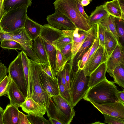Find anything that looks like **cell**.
<instances>
[{"label": "cell", "mask_w": 124, "mask_h": 124, "mask_svg": "<svg viewBox=\"0 0 124 124\" xmlns=\"http://www.w3.org/2000/svg\"><path fill=\"white\" fill-rule=\"evenodd\" d=\"M46 112L48 118L51 117L60 122L62 124H69L75 116L74 107L60 94L50 96Z\"/></svg>", "instance_id": "2"}, {"label": "cell", "mask_w": 124, "mask_h": 124, "mask_svg": "<svg viewBox=\"0 0 124 124\" xmlns=\"http://www.w3.org/2000/svg\"><path fill=\"white\" fill-rule=\"evenodd\" d=\"M108 58L104 48L100 45L97 49L87 61L83 69L85 76H89L99 65L106 62Z\"/></svg>", "instance_id": "9"}, {"label": "cell", "mask_w": 124, "mask_h": 124, "mask_svg": "<svg viewBox=\"0 0 124 124\" xmlns=\"http://www.w3.org/2000/svg\"><path fill=\"white\" fill-rule=\"evenodd\" d=\"M104 28V48L108 57L116 47L118 41L111 32Z\"/></svg>", "instance_id": "25"}, {"label": "cell", "mask_w": 124, "mask_h": 124, "mask_svg": "<svg viewBox=\"0 0 124 124\" xmlns=\"http://www.w3.org/2000/svg\"><path fill=\"white\" fill-rule=\"evenodd\" d=\"M8 76L17 86L25 99L27 94V87L23 67L21 52L10 63Z\"/></svg>", "instance_id": "8"}, {"label": "cell", "mask_w": 124, "mask_h": 124, "mask_svg": "<svg viewBox=\"0 0 124 124\" xmlns=\"http://www.w3.org/2000/svg\"><path fill=\"white\" fill-rule=\"evenodd\" d=\"M9 99V104L19 108L25 101V98L19 88L11 79L7 94Z\"/></svg>", "instance_id": "16"}, {"label": "cell", "mask_w": 124, "mask_h": 124, "mask_svg": "<svg viewBox=\"0 0 124 124\" xmlns=\"http://www.w3.org/2000/svg\"><path fill=\"white\" fill-rule=\"evenodd\" d=\"M8 33L11 36L13 40L18 42L20 44H25L32 48L33 40L29 35L24 27Z\"/></svg>", "instance_id": "20"}, {"label": "cell", "mask_w": 124, "mask_h": 124, "mask_svg": "<svg viewBox=\"0 0 124 124\" xmlns=\"http://www.w3.org/2000/svg\"><path fill=\"white\" fill-rule=\"evenodd\" d=\"M72 42L68 44L60 50L68 62L72 59Z\"/></svg>", "instance_id": "39"}, {"label": "cell", "mask_w": 124, "mask_h": 124, "mask_svg": "<svg viewBox=\"0 0 124 124\" xmlns=\"http://www.w3.org/2000/svg\"><path fill=\"white\" fill-rule=\"evenodd\" d=\"M90 30H82L76 28L74 30L72 41V58L75 56L85 39L88 35Z\"/></svg>", "instance_id": "17"}, {"label": "cell", "mask_w": 124, "mask_h": 124, "mask_svg": "<svg viewBox=\"0 0 124 124\" xmlns=\"http://www.w3.org/2000/svg\"><path fill=\"white\" fill-rule=\"evenodd\" d=\"M28 7L23 6L6 12L0 22V29L10 32L24 27L27 16V12Z\"/></svg>", "instance_id": "6"}, {"label": "cell", "mask_w": 124, "mask_h": 124, "mask_svg": "<svg viewBox=\"0 0 124 124\" xmlns=\"http://www.w3.org/2000/svg\"><path fill=\"white\" fill-rule=\"evenodd\" d=\"M28 61L32 86V92L30 97L40 105L46 107L49 96L43 88L40 82L39 63L29 58Z\"/></svg>", "instance_id": "7"}, {"label": "cell", "mask_w": 124, "mask_h": 124, "mask_svg": "<svg viewBox=\"0 0 124 124\" xmlns=\"http://www.w3.org/2000/svg\"><path fill=\"white\" fill-rule=\"evenodd\" d=\"M118 90L114 83L106 78L89 88L83 99L101 104L114 103L120 101L117 93Z\"/></svg>", "instance_id": "1"}, {"label": "cell", "mask_w": 124, "mask_h": 124, "mask_svg": "<svg viewBox=\"0 0 124 124\" xmlns=\"http://www.w3.org/2000/svg\"><path fill=\"white\" fill-rule=\"evenodd\" d=\"M91 46L84 54L81 59L78 62L77 67L78 69L83 70L84 68L87 61Z\"/></svg>", "instance_id": "42"}, {"label": "cell", "mask_w": 124, "mask_h": 124, "mask_svg": "<svg viewBox=\"0 0 124 124\" xmlns=\"http://www.w3.org/2000/svg\"><path fill=\"white\" fill-rule=\"evenodd\" d=\"M39 64L42 69L49 76L54 78H56V73L52 69L49 63H40Z\"/></svg>", "instance_id": "40"}, {"label": "cell", "mask_w": 124, "mask_h": 124, "mask_svg": "<svg viewBox=\"0 0 124 124\" xmlns=\"http://www.w3.org/2000/svg\"><path fill=\"white\" fill-rule=\"evenodd\" d=\"M32 49L40 60V63H49L44 43L40 35L33 40Z\"/></svg>", "instance_id": "21"}, {"label": "cell", "mask_w": 124, "mask_h": 124, "mask_svg": "<svg viewBox=\"0 0 124 124\" xmlns=\"http://www.w3.org/2000/svg\"><path fill=\"white\" fill-rule=\"evenodd\" d=\"M110 76L113 78L114 82L124 87V63H121L114 69Z\"/></svg>", "instance_id": "27"}, {"label": "cell", "mask_w": 124, "mask_h": 124, "mask_svg": "<svg viewBox=\"0 0 124 124\" xmlns=\"http://www.w3.org/2000/svg\"><path fill=\"white\" fill-rule=\"evenodd\" d=\"M11 79L6 75L0 82V97L7 94Z\"/></svg>", "instance_id": "37"}, {"label": "cell", "mask_w": 124, "mask_h": 124, "mask_svg": "<svg viewBox=\"0 0 124 124\" xmlns=\"http://www.w3.org/2000/svg\"><path fill=\"white\" fill-rule=\"evenodd\" d=\"M106 63L107 72L110 75L115 68L120 64L124 63V46L119 41L108 57Z\"/></svg>", "instance_id": "14"}, {"label": "cell", "mask_w": 124, "mask_h": 124, "mask_svg": "<svg viewBox=\"0 0 124 124\" xmlns=\"http://www.w3.org/2000/svg\"><path fill=\"white\" fill-rule=\"evenodd\" d=\"M39 72L40 82L44 91L49 97L58 95L59 91L57 78H54L49 76L42 69L39 64Z\"/></svg>", "instance_id": "13"}, {"label": "cell", "mask_w": 124, "mask_h": 124, "mask_svg": "<svg viewBox=\"0 0 124 124\" xmlns=\"http://www.w3.org/2000/svg\"><path fill=\"white\" fill-rule=\"evenodd\" d=\"M103 114L124 119V104L120 101L113 103L101 104L89 101Z\"/></svg>", "instance_id": "11"}, {"label": "cell", "mask_w": 124, "mask_h": 124, "mask_svg": "<svg viewBox=\"0 0 124 124\" xmlns=\"http://www.w3.org/2000/svg\"><path fill=\"white\" fill-rule=\"evenodd\" d=\"M63 33V31L55 28L48 24L42 25L40 36L44 43L49 65L56 74V49L53 45V42Z\"/></svg>", "instance_id": "5"}, {"label": "cell", "mask_w": 124, "mask_h": 124, "mask_svg": "<svg viewBox=\"0 0 124 124\" xmlns=\"http://www.w3.org/2000/svg\"><path fill=\"white\" fill-rule=\"evenodd\" d=\"M27 118L31 124H50L49 120L45 119L43 116H35L29 114Z\"/></svg>", "instance_id": "36"}, {"label": "cell", "mask_w": 124, "mask_h": 124, "mask_svg": "<svg viewBox=\"0 0 124 124\" xmlns=\"http://www.w3.org/2000/svg\"><path fill=\"white\" fill-rule=\"evenodd\" d=\"M108 15L104 4L97 6L89 17L88 23L91 26L99 23Z\"/></svg>", "instance_id": "22"}, {"label": "cell", "mask_w": 124, "mask_h": 124, "mask_svg": "<svg viewBox=\"0 0 124 124\" xmlns=\"http://www.w3.org/2000/svg\"><path fill=\"white\" fill-rule=\"evenodd\" d=\"M74 30L63 31V34L53 42V45L56 49L60 50L72 42Z\"/></svg>", "instance_id": "24"}, {"label": "cell", "mask_w": 124, "mask_h": 124, "mask_svg": "<svg viewBox=\"0 0 124 124\" xmlns=\"http://www.w3.org/2000/svg\"><path fill=\"white\" fill-rule=\"evenodd\" d=\"M104 5L109 15L115 17L124 19L117 0L106 2Z\"/></svg>", "instance_id": "26"}, {"label": "cell", "mask_w": 124, "mask_h": 124, "mask_svg": "<svg viewBox=\"0 0 124 124\" xmlns=\"http://www.w3.org/2000/svg\"><path fill=\"white\" fill-rule=\"evenodd\" d=\"M78 0H55L53 3L55 11L64 14L73 22L78 29L88 31L91 28L88 20L79 11L77 5Z\"/></svg>", "instance_id": "3"}, {"label": "cell", "mask_w": 124, "mask_h": 124, "mask_svg": "<svg viewBox=\"0 0 124 124\" xmlns=\"http://www.w3.org/2000/svg\"><path fill=\"white\" fill-rule=\"evenodd\" d=\"M92 124H104V123H102L100 122H96L95 123H92Z\"/></svg>", "instance_id": "54"}, {"label": "cell", "mask_w": 124, "mask_h": 124, "mask_svg": "<svg viewBox=\"0 0 124 124\" xmlns=\"http://www.w3.org/2000/svg\"><path fill=\"white\" fill-rule=\"evenodd\" d=\"M123 18H124V0H117Z\"/></svg>", "instance_id": "50"}, {"label": "cell", "mask_w": 124, "mask_h": 124, "mask_svg": "<svg viewBox=\"0 0 124 124\" xmlns=\"http://www.w3.org/2000/svg\"><path fill=\"white\" fill-rule=\"evenodd\" d=\"M20 107L26 113L35 116H43L46 112L44 106L40 105L31 97L26 98Z\"/></svg>", "instance_id": "15"}, {"label": "cell", "mask_w": 124, "mask_h": 124, "mask_svg": "<svg viewBox=\"0 0 124 124\" xmlns=\"http://www.w3.org/2000/svg\"><path fill=\"white\" fill-rule=\"evenodd\" d=\"M58 72L60 75L62 84L64 86L66 89L69 91L70 93L67 85L64 68L63 70Z\"/></svg>", "instance_id": "47"}, {"label": "cell", "mask_w": 124, "mask_h": 124, "mask_svg": "<svg viewBox=\"0 0 124 124\" xmlns=\"http://www.w3.org/2000/svg\"><path fill=\"white\" fill-rule=\"evenodd\" d=\"M116 32L123 45L124 42V19L114 17Z\"/></svg>", "instance_id": "33"}, {"label": "cell", "mask_w": 124, "mask_h": 124, "mask_svg": "<svg viewBox=\"0 0 124 124\" xmlns=\"http://www.w3.org/2000/svg\"><path fill=\"white\" fill-rule=\"evenodd\" d=\"M67 62L61 51L56 49L55 67L56 72L63 70Z\"/></svg>", "instance_id": "32"}, {"label": "cell", "mask_w": 124, "mask_h": 124, "mask_svg": "<svg viewBox=\"0 0 124 124\" xmlns=\"http://www.w3.org/2000/svg\"><path fill=\"white\" fill-rule=\"evenodd\" d=\"M8 72V70L4 64L0 62V82L4 78Z\"/></svg>", "instance_id": "44"}, {"label": "cell", "mask_w": 124, "mask_h": 124, "mask_svg": "<svg viewBox=\"0 0 124 124\" xmlns=\"http://www.w3.org/2000/svg\"><path fill=\"white\" fill-rule=\"evenodd\" d=\"M0 46L3 48L21 50L22 46L18 42L12 40L3 41L1 42Z\"/></svg>", "instance_id": "35"}, {"label": "cell", "mask_w": 124, "mask_h": 124, "mask_svg": "<svg viewBox=\"0 0 124 124\" xmlns=\"http://www.w3.org/2000/svg\"><path fill=\"white\" fill-rule=\"evenodd\" d=\"M42 25L27 16L24 27L30 37L33 41L39 36Z\"/></svg>", "instance_id": "23"}, {"label": "cell", "mask_w": 124, "mask_h": 124, "mask_svg": "<svg viewBox=\"0 0 124 124\" xmlns=\"http://www.w3.org/2000/svg\"><path fill=\"white\" fill-rule=\"evenodd\" d=\"M117 95L119 101L124 104V90L120 91L119 90L117 92Z\"/></svg>", "instance_id": "49"}, {"label": "cell", "mask_w": 124, "mask_h": 124, "mask_svg": "<svg viewBox=\"0 0 124 124\" xmlns=\"http://www.w3.org/2000/svg\"><path fill=\"white\" fill-rule=\"evenodd\" d=\"M20 44L22 46L21 50L24 52L27 55L30 57L33 61L38 63H40V60L32 47L25 44Z\"/></svg>", "instance_id": "34"}, {"label": "cell", "mask_w": 124, "mask_h": 124, "mask_svg": "<svg viewBox=\"0 0 124 124\" xmlns=\"http://www.w3.org/2000/svg\"><path fill=\"white\" fill-rule=\"evenodd\" d=\"M98 27V34L100 44L104 48V28L100 23L97 24Z\"/></svg>", "instance_id": "41"}, {"label": "cell", "mask_w": 124, "mask_h": 124, "mask_svg": "<svg viewBox=\"0 0 124 124\" xmlns=\"http://www.w3.org/2000/svg\"><path fill=\"white\" fill-rule=\"evenodd\" d=\"M3 111V108L0 106V124H3L2 118Z\"/></svg>", "instance_id": "53"}, {"label": "cell", "mask_w": 124, "mask_h": 124, "mask_svg": "<svg viewBox=\"0 0 124 124\" xmlns=\"http://www.w3.org/2000/svg\"><path fill=\"white\" fill-rule=\"evenodd\" d=\"M98 34L97 24L91 26L89 33L83 43L79 49L75 56L73 58L72 68L74 69H78L77 63L82 58L83 55L91 47Z\"/></svg>", "instance_id": "12"}, {"label": "cell", "mask_w": 124, "mask_h": 124, "mask_svg": "<svg viewBox=\"0 0 124 124\" xmlns=\"http://www.w3.org/2000/svg\"><path fill=\"white\" fill-rule=\"evenodd\" d=\"M21 52L23 70L27 83V89L28 90H30L31 89L32 86L28 58L24 52L22 51Z\"/></svg>", "instance_id": "29"}, {"label": "cell", "mask_w": 124, "mask_h": 124, "mask_svg": "<svg viewBox=\"0 0 124 124\" xmlns=\"http://www.w3.org/2000/svg\"><path fill=\"white\" fill-rule=\"evenodd\" d=\"M56 76L58 80L59 93L62 97L73 107L71 101L70 93L66 89L64 86L62 84L58 72L56 73Z\"/></svg>", "instance_id": "31"}, {"label": "cell", "mask_w": 124, "mask_h": 124, "mask_svg": "<svg viewBox=\"0 0 124 124\" xmlns=\"http://www.w3.org/2000/svg\"><path fill=\"white\" fill-rule=\"evenodd\" d=\"M31 0H4L3 8L6 12L13 9L23 6H30Z\"/></svg>", "instance_id": "28"}, {"label": "cell", "mask_w": 124, "mask_h": 124, "mask_svg": "<svg viewBox=\"0 0 124 124\" xmlns=\"http://www.w3.org/2000/svg\"><path fill=\"white\" fill-rule=\"evenodd\" d=\"M49 118V120L50 122L52 124H62L59 121L55 119L50 117Z\"/></svg>", "instance_id": "51"}, {"label": "cell", "mask_w": 124, "mask_h": 124, "mask_svg": "<svg viewBox=\"0 0 124 124\" xmlns=\"http://www.w3.org/2000/svg\"><path fill=\"white\" fill-rule=\"evenodd\" d=\"M8 40H13L8 32L4 31L0 29V42Z\"/></svg>", "instance_id": "46"}, {"label": "cell", "mask_w": 124, "mask_h": 124, "mask_svg": "<svg viewBox=\"0 0 124 124\" xmlns=\"http://www.w3.org/2000/svg\"><path fill=\"white\" fill-rule=\"evenodd\" d=\"M99 23L111 32L118 41L119 42V37L116 31L114 17L108 15Z\"/></svg>", "instance_id": "30"}, {"label": "cell", "mask_w": 124, "mask_h": 124, "mask_svg": "<svg viewBox=\"0 0 124 124\" xmlns=\"http://www.w3.org/2000/svg\"><path fill=\"white\" fill-rule=\"evenodd\" d=\"M18 124H31L27 117V115H25L20 111L18 112Z\"/></svg>", "instance_id": "43"}, {"label": "cell", "mask_w": 124, "mask_h": 124, "mask_svg": "<svg viewBox=\"0 0 124 124\" xmlns=\"http://www.w3.org/2000/svg\"><path fill=\"white\" fill-rule=\"evenodd\" d=\"M106 62L99 65L90 75L89 83V88L94 86L106 78Z\"/></svg>", "instance_id": "19"}, {"label": "cell", "mask_w": 124, "mask_h": 124, "mask_svg": "<svg viewBox=\"0 0 124 124\" xmlns=\"http://www.w3.org/2000/svg\"><path fill=\"white\" fill-rule=\"evenodd\" d=\"M103 115L105 123L109 124H124V119L105 114Z\"/></svg>", "instance_id": "38"}, {"label": "cell", "mask_w": 124, "mask_h": 124, "mask_svg": "<svg viewBox=\"0 0 124 124\" xmlns=\"http://www.w3.org/2000/svg\"><path fill=\"white\" fill-rule=\"evenodd\" d=\"M46 20L50 26L61 31L74 30L77 28L67 16L56 11L52 14L47 16Z\"/></svg>", "instance_id": "10"}, {"label": "cell", "mask_w": 124, "mask_h": 124, "mask_svg": "<svg viewBox=\"0 0 124 124\" xmlns=\"http://www.w3.org/2000/svg\"><path fill=\"white\" fill-rule=\"evenodd\" d=\"M4 0H0V23L1 20L6 13L3 8Z\"/></svg>", "instance_id": "48"}, {"label": "cell", "mask_w": 124, "mask_h": 124, "mask_svg": "<svg viewBox=\"0 0 124 124\" xmlns=\"http://www.w3.org/2000/svg\"><path fill=\"white\" fill-rule=\"evenodd\" d=\"M81 0H78L77 2V5L78 9L82 15L86 19L88 20L89 16L84 11L83 7L81 4Z\"/></svg>", "instance_id": "45"}, {"label": "cell", "mask_w": 124, "mask_h": 124, "mask_svg": "<svg viewBox=\"0 0 124 124\" xmlns=\"http://www.w3.org/2000/svg\"><path fill=\"white\" fill-rule=\"evenodd\" d=\"M92 1V0H81V4L83 7L86 6L89 4Z\"/></svg>", "instance_id": "52"}, {"label": "cell", "mask_w": 124, "mask_h": 124, "mask_svg": "<svg viewBox=\"0 0 124 124\" xmlns=\"http://www.w3.org/2000/svg\"><path fill=\"white\" fill-rule=\"evenodd\" d=\"M19 111L18 108L8 104L3 114V124H18Z\"/></svg>", "instance_id": "18"}, {"label": "cell", "mask_w": 124, "mask_h": 124, "mask_svg": "<svg viewBox=\"0 0 124 124\" xmlns=\"http://www.w3.org/2000/svg\"><path fill=\"white\" fill-rule=\"evenodd\" d=\"M71 65L70 70V94L74 107L83 99L89 88V76L85 75L83 70H75Z\"/></svg>", "instance_id": "4"}]
</instances>
